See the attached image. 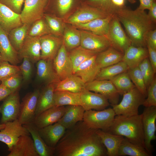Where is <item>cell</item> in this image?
<instances>
[{
	"label": "cell",
	"mask_w": 156,
	"mask_h": 156,
	"mask_svg": "<svg viewBox=\"0 0 156 156\" xmlns=\"http://www.w3.org/2000/svg\"><path fill=\"white\" fill-rule=\"evenodd\" d=\"M148 52V58L155 73L156 72V49L147 45Z\"/></svg>",
	"instance_id": "53"
},
{
	"label": "cell",
	"mask_w": 156,
	"mask_h": 156,
	"mask_svg": "<svg viewBox=\"0 0 156 156\" xmlns=\"http://www.w3.org/2000/svg\"><path fill=\"white\" fill-rule=\"evenodd\" d=\"M96 55L81 64L73 74L80 77L86 83L95 79L101 68L96 62Z\"/></svg>",
	"instance_id": "23"
},
{
	"label": "cell",
	"mask_w": 156,
	"mask_h": 156,
	"mask_svg": "<svg viewBox=\"0 0 156 156\" xmlns=\"http://www.w3.org/2000/svg\"><path fill=\"white\" fill-rule=\"evenodd\" d=\"M56 83L47 84L41 91H40L38 99L35 117L45 110L55 106L54 93Z\"/></svg>",
	"instance_id": "29"
},
{
	"label": "cell",
	"mask_w": 156,
	"mask_h": 156,
	"mask_svg": "<svg viewBox=\"0 0 156 156\" xmlns=\"http://www.w3.org/2000/svg\"><path fill=\"white\" fill-rule=\"evenodd\" d=\"M147 96L143 105L145 107L156 106V78L153 81L147 88Z\"/></svg>",
	"instance_id": "47"
},
{
	"label": "cell",
	"mask_w": 156,
	"mask_h": 156,
	"mask_svg": "<svg viewBox=\"0 0 156 156\" xmlns=\"http://www.w3.org/2000/svg\"><path fill=\"white\" fill-rule=\"evenodd\" d=\"M147 48L131 45L125 51L122 61L125 62L129 69L138 67L145 58L148 57Z\"/></svg>",
	"instance_id": "25"
},
{
	"label": "cell",
	"mask_w": 156,
	"mask_h": 156,
	"mask_svg": "<svg viewBox=\"0 0 156 156\" xmlns=\"http://www.w3.org/2000/svg\"><path fill=\"white\" fill-rule=\"evenodd\" d=\"M146 45H148L156 49V29L149 31L146 37Z\"/></svg>",
	"instance_id": "52"
},
{
	"label": "cell",
	"mask_w": 156,
	"mask_h": 156,
	"mask_svg": "<svg viewBox=\"0 0 156 156\" xmlns=\"http://www.w3.org/2000/svg\"><path fill=\"white\" fill-rule=\"evenodd\" d=\"M5 127L0 130V141L7 146L9 151L21 136L30 134L18 119L5 124Z\"/></svg>",
	"instance_id": "8"
},
{
	"label": "cell",
	"mask_w": 156,
	"mask_h": 156,
	"mask_svg": "<svg viewBox=\"0 0 156 156\" xmlns=\"http://www.w3.org/2000/svg\"><path fill=\"white\" fill-rule=\"evenodd\" d=\"M74 0H56V5L60 14L63 16L71 9Z\"/></svg>",
	"instance_id": "51"
},
{
	"label": "cell",
	"mask_w": 156,
	"mask_h": 156,
	"mask_svg": "<svg viewBox=\"0 0 156 156\" xmlns=\"http://www.w3.org/2000/svg\"><path fill=\"white\" fill-rule=\"evenodd\" d=\"M85 89V83L82 79L73 74L56 83L55 91L80 93Z\"/></svg>",
	"instance_id": "33"
},
{
	"label": "cell",
	"mask_w": 156,
	"mask_h": 156,
	"mask_svg": "<svg viewBox=\"0 0 156 156\" xmlns=\"http://www.w3.org/2000/svg\"><path fill=\"white\" fill-rule=\"evenodd\" d=\"M129 69L127 64L121 61L116 64L101 68L95 79L109 80L116 76L128 71Z\"/></svg>",
	"instance_id": "38"
},
{
	"label": "cell",
	"mask_w": 156,
	"mask_h": 156,
	"mask_svg": "<svg viewBox=\"0 0 156 156\" xmlns=\"http://www.w3.org/2000/svg\"><path fill=\"white\" fill-rule=\"evenodd\" d=\"M33 64L27 58H23L21 64L19 66L23 81L27 82L30 79L33 71Z\"/></svg>",
	"instance_id": "49"
},
{
	"label": "cell",
	"mask_w": 156,
	"mask_h": 156,
	"mask_svg": "<svg viewBox=\"0 0 156 156\" xmlns=\"http://www.w3.org/2000/svg\"><path fill=\"white\" fill-rule=\"evenodd\" d=\"M120 23L116 15L114 14L106 36L110 42L111 47L124 53L125 50L131 45V42Z\"/></svg>",
	"instance_id": "6"
},
{
	"label": "cell",
	"mask_w": 156,
	"mask_h": 156,
	"mask_svg": "<svg viewBox=\"0 0 156 156\" xmlns=\"http://www.w3.org/2000/svg\"><path fill=\"white\" fill-rule=\"evenodd\" d=\"M24 0H0V2L16 13L20 14Z\"/></svg>",
	"instance_id": "50"
},
{
	"label": "cell",
	"mask_w": 156,
	"mask_h": 156,
	"mask_svg": "<svg viewBox=\"0 0 156 156\" xmlns=\"http://www.w3.org/2000/svg\"><path fill=\"white\" fill-rule=\"evenodd\" d=\"M150 156L151 155L143 147L134 144L124 138L120 145L118 156Z\"/></svg>",
	"instance_id": "37"
},
{
	"label": "cell",
	"mask_w": 156,
	"mask_h": 156,
	"mask_svg": "<svg viewBox=\"0 0 156 156\" xmlns=\"http://www.w3.org/2000/svg\"><path fill=\"white\" fill-rule=\"evenodd\" d=\"M114 14L125 28L131 45L146 47V35L155 29V24L145 11L137 8L132 10L125 7L117 9Z\"/></svg>",
	"instance_id": "2"
},
{
	"label": "cell",
	"mask_w": 156,
	"mask_h": 156,
	"mask_svg": "<svg viewBox=\"0 0 156 156\" xmlns=\"http://www.w3.org/2000/svg\"><path fill=\"white\" fill-rule=\"evenodd\" d=\"M89 5L100 9L110 14H114L117 9L112 4L111 0H87Z\"/></svg>",
	"instance_id": "46"
},
{
	"label": "cell",
	"mask_w": 156,
	"mask_h": 156,
	"mask_svg": "<svg viewBox=\"0 0 156 156\" xmlns=\"http://www.w3.org/2000/svg\"><path fill=\"white\" fill-rule=\"evenodd\" d=\"M110 14L100 9L87 5L79 9L65 21L71 25L85 23L97 18L106 17Z\"/></svg>",
	"instance_id": "12"
},
{
	"label": "cell",
	"mask_w": 156,
	"mask_h": 156,
	"mask_svg": "<svg viewBox=\"0 0 156 156\" xmlns=\"http://www.w3.org/2000/svg\"><path fill=\"white\" fill-rule=\"evenodd\" d=\"M148 16L151 20L155 24L156 23V2L155 1L149 9Z\"/></svg>",
	"instance_id": "56"
},
{
	"label": "cell",
	"mask_w": 156,
	"mask_h": 156,
	"mask_svg": "<svg viewBox=\"0 0 156 156\" xmlns=\"http://www.w3.org/2000/svg\"><path fill=\"white\" fill-rule=\"evenodd\" d=\"M40 91L36 89L27 94L21 103L18 119L22 125L33 122L35 114Z\"/></svg>",
	"instance_id": "9"
},
{
	"label": "cell",
	"mask_w": 156,
	"mask_h": 156,
	"mask_svg": "<svg viewBox=\"0 0 156 156\" xmlns=\"http://www.w3.org/2000/svg\"><path fill=\"white\" fill-rule=\"evenodd\" d=\"M80 93L66 91H55L54 100L55 106L59 107L75 105L82 106L80 99Z\"/></svg>",
	"instance_id": "34"
},
{
	"label": "cell",
	"mask_w": 156,
	"mask_h": 156,
	"mask_svg": "<svg viewBox=\"0 0 156 156\" xmlns=\"http://www.w3.org/2000/svg\"><path fill=\"white\" fill-rule=\"evenodd\" d=\"M113 14H111L105 18L95 19L86 23L72 25L77 29L89 31L96 35L106 36Z\"/></svg>",
	"instance_id": "27"
},
{
	"label": "cell",
	"mask_w": 156,
	"mask_h": 156,
	"mask_svg": "<svg viewBox=\"0 0 156 156\" xmlns=\"http://www.w3.org/2000/svg\"><path fill=\"white\" fill-rule=\"evenodd\" d=\"M66 129L57 122L38 129V131L45 143L49 146L55 148L64 134Z\"/></svg>",
	"instance_id": "20"
},
{
	"label": "cell",
	"mask_w": 156,
	"mask_h": 156,
	"mask_svg": "<svg viewBox=\"0 0 156 156\" xmlns=\"http://www.w3.org/2000/svg\"><path fill=\"white\" fill-rule=\"evenodd\" d=\"M43 17L51 34L59 37L63 36L66 25L61 18L48 14H44Z\"/></svg>",
	"instance_id": "41"
},
{
	"label": "cell",
	"mask_w": 156,
	"mask_h": 156,
	"mask_svg": "<svg viewBox=\"0 0 156 156\" xmlns=\"http://www.w3.org/2000/svg\"><path fill=\"white\" fill-rule=\"evenodd\" d=\"M5 124H0V130L3 128L5 127Z\"/></svg>",
	"instance_id": "59"
},
{
	"label": "cell",
	"mask_w": 156,
	"mask_h": 156,
	"mask_svg": "<svg viewBox=\"0 0 156 156\" xmlns=\"http://www.w3.org/2000/svg\"><path fill=\"white\" fill-rule=\"evenodd\" d=\"M85 88L86 90L104 96L111 105L118 103L120 94L109 80L95 79L86 83Z\"/></svg>",
	"instance_id": "13"
},
{
	"label": "cell",
	"mask_w": 156,
	"mask_h": 156,
	"mask_svg": "<svg viewBox=\"0 0 156 156\" xmlns=\"http://www.w3.org/2000/svg\"><path fill=\"white\" fill-rule=\"evenodd\" d=\"M2 61H3L2 60V57H1V54L0 53V63Z\"/></svg>",
	"instance_id": "60"
},
{
	"label": "cell",
	"mask_w": 156,
	"mask_h": 156,
	"mask_svg": "<svg viewBox=\"0 0 156 156\" xmlns=\"http://www.w3.org/2000/svg\"><path fill=\"white\" fill-rule=\"evenodd\" d=\"M23 24L20 14L0 2V25L8 34L12 29Z\"/></svg>",
	"instance_id": "24"
},
{
	"label": "cell",
	"mask_w": 156,
	"mask_h": 156,
	"mask_svg": "<svg viewBox=\"0 0 156 156\" xmlns=\"http://www.w3.org/2000/svg\"><path fill=\"white\" fill-rule=\"evenodd\" d=\"M124 53L110 47L97 53L95 61L101 68L116 63L122 60Z\"/></svg>",
	"instance_id": "32"
},
{
	"label": "cell",
	"mask_w": 156,
	"mask_h": 156,
	"mask_svg": "<svg viewBox=\"0 0 156 156\" xmlns=\"http://www.w3.org/2000/svg\"><path fill=\"white\" fill-rule=\"evenodd\" d=\"M21 74L19 66L2 61L0 63V81L7 77Z\"/></svg>",
	"instance_id": "45"
},
{
	"label": "cell",
	"mask_w": 156,
	"mask_h": 156,
	"mask_svg": "<svg viewBox=\"0 0 156 156\" xmlns=\"http://www.w3.org/2000/svg\"><path fill=\"white\" fill-rule=\"evenodd\" d=\"M53 65L60 80L73 75V63L63 42L53 60Z\"/></svg>",
	"instance_id": "14"
},
{
	"label": "cell",
	"mask_w": 156,
	"mask_h": 156,
	"mask_svg": "<svg viewBox=\"0 0 156 156\" xmlns=\"http://www.w3.org/2000/svg\"><path fill=\"white\" fill-rule=\"evenodd\" d=\"M96 132L106 148L107 155L109 156H118L119 148L124 137L99 129H96Z\"/></svg>",
	"instance_id": "28"
},
{
	"label": "cell",
	"mask_w": 156,
	"mask_h": 156,
	"mask_svg": "<svg viewBox=\"0 0 156 156\" xmlns=\"http://www.w3.org/2000/svg\"><path fill=\"white\" fill-rule=\"evenodd\" d=\"M9 151L8 156H39L29 135L20 136Z\"/></svg>",
	"instance_id": "22"
},
{
	"label": "cell",
	"mask_w": 156,
	"mask_h": 156,
	"mask_svg": "<svg viewBox=\"0 0 156 156\" xmlns=\"http://www.w3.org/2000/svg\"><path fill=\"white\" fill-rule=\"evenodd\" d=\"M8 34L0 25V53L3 61L17 65L20 62L18 53L11 44Z\"/></svg>",
	"instance_id": "21"
},
{
	"label": "cell",
	"mask_w": 156,
	"mask_h": 156,
	"mask_svg": "<svg viewBox=\"0 0 156 156\" xmlns=\"http://www.w3.org/2000/svg\"><path fill=\"white\" fill-rule=\"evenodd\" d=\"M23 80L21 74L12 76L2 79L1 84L11 90L15 91L18 90Z\"/></svg>",
	"instance_id": "48"
},
{
	"label": "cell",
	"mask_w": 156,
	"mask_h": 156,
	"mask_svg": "<svg viewBox=\"0 0 156 156\" xmlns=\"http://www.w3.org/2000/svg\"><path fill=\"white\" fill-rule=\"evenodd\" d=\"M138 67L143 77L147 89L155 77V73L148 57L145 59Z\"/></svg>",
	"instance_id": "44"
},
{
	"label": "cell",
	"mask_w": 156,
	"mask_h": 156,
	"mask_svg": "<svg viewBox=\"0 0 156 156\" xmlns=\"http://www.w3.org/2000/svg\"><path fill=\"white\" fill-rule=\"evenodd\" d=\"M63 42L67 51H70L80 45V31L73 26H66L63 36Z\"/></svg>",
	"instance_id": "35"
},
{
	"label": "cell",
	"mask_w": 156,
	"mask_h": 156,
	"mask_svg": "<svg viewBox=\"0 0 156 156\" xmlns=\"http://www.w3.org/2000/svg\"><path fill=\"white\" fill-rule=\"evenodd\" d=\"M15 91L0 84V101L3 100Z\"/></svg>",
	"instance_id": "54"
},
{
	"label": "cell",
	"mask_w": 156,
	"mask_h": 156,
	"mask_svg": "<svg viewBox=\"0 0 156 156\" xmlns=\"http://www.w3.org/2000/svg\"><path fill=\"white\" fill-rule=\"evenodd\" d=\"M116 115L112 108L100 111L90 110L85 111L83 121L91 128L107 131L112 125Z\"/></svg>",
	"instance_id": "5"
},
{
	"label": "cell",
	"mask_w": 156,
	"mask_h": 156,
	"mask_svg": "<svg viewBox=\"0 0 156 156\" xmlns=\"http://www.w3.org/2000/svg\"><path fill=\"white\" fill-rule=\"evenodd\" d=\"M21 103L18 90L15 91L7 97L0 107L1 114L0 123L5 124L18 119Z\"/></svg>",
	"instance_id": "10"
},
{
	"label": "cell",
	"mask_w": 156,
	"mask_h": 156,
	"mask_svg": "<svg viewBox=\"0 0 156 156\" xmlns=\"http://www.w3.org/2000/svg\"><path fill=\"white\" fill-rule=\"evenodd\" d=\"M36 67L37 77L40 81L48 84L60 81L54 69L53 61L40 59L37 62Z\"/></svg>",
	"instance_id": "26"
},
{
	"label": "cell",
	"mask_w": 156,
	"mask_h": 156,
	"mask_svg": "<svg viewBox=\"0 0 156 156\" xmlns=\"http://www.w3.org/2000/svg\"><path fill=\"white\" fill-rule=\"evenodd\" d=\"M116 115L106 132L125 137L131 143L145 148L142 114L128 117Z\"/></svg>",
	"instance_id": "3"
},
{
	"label": "cell",
	"mask_w": 156,
	"mask_h": 156,
	"mask_svg": "<svg viewBox=\"0 0 156 156\" xmlns=\"http://www.w3.org/2000/svg\"><path fill=\"white\" fill-rule=\"evenodd\" d=\"M48 0H25L20 14L23 24L31 25L43 17L44 10Z\"/></svg>",
	"instance_id": "11"
},
{
	"label": "cell",
	"mask_w": 156,
	"mask_h": 156,
	"mask_svg": "<svg viewBox=\"0 0 156 156\" xmlns=\"http://www.w3.org/2000/svg\"><path fill=\"white\" fill-rule=\"evenodd\" d=\"M80 31V46L82 47L98 53L111 47L106 36L96 35L87 31Z\"/></svg>",
	"instance_id": "15"
},
{
	"label": "cell",
	"mask_w": 156,
	"mask_h": 156,
	"mask_svg": "<svg viewBox=\"0 0 156 156\" xmlns=\"http://www.w3.org/2000/svg\"><path fill=\"white\" fill-rule=\"evenodd\" d=\"M40 37L27 35L18 51L20 59H28L33 64L40 59L41 45Z\"/></svg>",
	"instance_id": "17"
},
{
	"label": "cell",
	"mask_w": 156,
	"mask_h": 156,
	"mask_svg": "<svg viewBox=\"0 0 156 156\" xmlns=\"http://www.w3.org/2000/svg\"><path fill=\"white\" fill-rule=\"evenodd\" d=\"M127 72L135 87L146 98L147 96V89L143 77L138 67L129 69Z\"/></svg>",
	"instance_id": "42"
},
{
	"label": "cell",
	"mask_w": 156,
	"mask_h": 156,
	"mask_svg": "<svg viewBox=\"0 0 156 156\" xmlns=\"http://www.w3.org/2000/svg\"><path fill=\"white\" fill-rule=\"evenodd\" d=\"M40 59L53 61L63 43V38L49 34L40 38Z\"/></svg>",
	"instance_id": "16"
},
{
	"label": "cell",
	"mask_w": 156,
	"mask_h": 156,
	"mask_svg": "<svg viewBox=\"0 0 156 156\" xmlns=\"http://www.w3.org/2000/svg\"><path fill=\"white\" fill-rule=\"evenodd\" d=\"M68 53L73 63V73L82 63L98 53L85 49L81 46L73 49Z\"/></svg>",
	"instance_id": "40"
},
{
	"label": "cell",
	"mask_w": 156,
	"mask_h": 156,
	"mask_svg": "<svg viewBox=\"0 0 156 156\" xmlns=\"http://www.w3.org/2000/svg\"><path fill=\"white\" fill-rule=\"evenodd\" d=\"M31 25L23 24L14 28L8 33V37L12 45L18 52L21 47L27 35Z\"/></svg>",
	"instance_id": "36"
},
{
	"label": "cell",
	"mask_w": 156,
	"mask_h": 156,
	"mask_svg": "<svg viewBox=\"0 0 156 156\" xmlns=\"http://www.w3.org/2000/svg\"></svg>",
	"instance_id": "62"
},
{
	"label": "cell",
	"mask_w": 156,
	"mask_h": 156,
	"mask_svg": "<svg viewBox=\"0 0 156 156\" xmlns=\"http://www.w3.org/2000/svg\"><path fill=\"white\" fill-rule=\"evenodd\" d=\"M131 3L134 4L136 2V0H127Z\"/></svg>",
	"instance_id": "58"
},
{
	"label": "cell",
	"mask_w": 156,
	"mask_h": 156,
	"mask_svg": "<svg viewBox=\"0 0 156 156\" xmlns=\"http://www.w3.org/2000/svg\"><path fill=\"white\" fill-rule=\"evenodd\" d=\"M51 34L48 26L44 17L32 23L29 29L28 35L33 37H41Z\"/></svg>",
	"instance_id": "43"
},
{
	"label": "cell",
	"mask_w": 156,
	"mask_h": 156,
	"mask_svg": "<svg viewBox=\"0 0 156 156\" xmlns=\"http://www.w3.org/2000/svg\"><path fill=\"white\" fill-rule=\"evenodd\" d=\"M113 5L116 9L125 7V0H111Z\"/></svg>",
	"instance_id": "57"
},
{
	"label": "cell",
	"mask_w": 156,
	"mask_h": 156,
	"mask_svg": "<svg viewBox=\"0 0 156 156\" xmlns=\"http://www.w3.org/2000/svg\"><path fill=\"white\" fill-rule=\"evenodd\" d=\"M142 114L145 148L151 155L153 148L151 142L156 139V106L145 107Z\"/></svg>",
	"instance_id": "7"
},
{
	"label": "cell",
	"mask_w": 156,
	"mask_h": 156,
	"mask_svg": "<svg viewBox=\"0 0 156 156\" xmlns=\"http://www.w3.org/2000/svg\"><path fill=\"white\" fill-rule=\"evenodd\" d=\"M0 83H1V81H0Z\"/></svg>",
	"instance_id": "61"
},
{
	"label": "cell",
	"mask_w": 156,
	"mask_h": 156,
	"mask_svg": "<svg viewBox=\"0 0 156 156\" xmlns=\"http://www.w3.org/2000/svg\"><path fill=\"white\" fill-rule=\"evenodd\" d=\"M121 102L111 105L116 115L131 116L138 114V109L146 98L136 87L125 93Z\"/></svg>",
	"instance_id": "4"
},
{
	"label": "cell",
	"mask_w": 156,
	"mask_h": 156,
	"mask_svg": "<svg viewBox=\"0 0 156 156\" xmlns=\"http://www.w3.org/2000/svg\"><path fill=\"white\" fill-rule=\"evenodd\" d=\"M109 80L120 95H123L135 87L130 78L127 71L116 76Z\"/></svg>",
	"instance_id": "39"
},
{
	"label": "cell",
	"mask_w": 156,
	"mask_h": 156,
	"mask_svg": "<svg viewBox=\"0 0 156 156\" xmlns=\"http://www.w3.org/2000/svg\"><path fill=\"white\" fill-rule=\"evenodd\" d=\"M66 109L64 106H53L36 116L33 123L38 129L52 124L60 120L64 114Z\"/></svg>",
	"instance_id": "19"
},
{
	"label": "cell",
	"mask_w": 156,
	"mask_h": 156,
	"mask_svg": "<svg viewBox=\"0 0 156 156\" xmlns=\"http://www.w3.org/2000/svg\"><path fill=\"white\" fill-rule=\"evenodd\" d=\"M27 129L33 140L36 152L39 156H54L55 148L48 146L38 131V129L33 122L23 125Z\"/></svg>",
	"instance_id": "30"
},
{
	"label": "cell",
	"mask_w": 156,
	"mask_h": 156,
	"mask_svg": "<svg viewBox=\"0 0 156 156\" xmlns=\"http://www.w3.org/2000/svg\"><path fill=\"white\" fill-rule=\"evenodd\" d=\"M65 112L57 122L66 129L75 125L77 122L83 120L85 110L81 105H68L66 106Z\"/></svg>",
	"instance_id": "31"
},
{
	"label": "cell",
	"mask_w": 156,
	"mask_h": 156,
	"mask_svg": "<svg viewBox=\"0 0 156 156\" xmlns=\"http://www.w3.org/2000/svg\"><path fill=\"white\" fill-rule=\"evenodd\" d=\"M140 4L137 8L138 10L145 11V10H149L153 3L156 0H139Z\"/></svg>",
	"instance_id": "55"
},
{
	"label": "cell",
	"mask_w": 156,
	"mask_h": 156,
	"mask_svg": "<svg viewBox=\"0 0 156 156\" xmlns=\"http://www.w3.org/2000/svg\"><path fill=\"white\" fill-rule=\"evenodd\" d=\"M80 99L85 111L92 109L101 110L109 105L108 100L104 96L86 89L80 93Z\"/></svg>",
	"instance_id": "18"
},
{
	"label": "cell",
	"mask_w": 156,
	"mask_h": 156,
	"mask_svg": "<svg viewBox=\"0 0 156 156\" xmlns=\"http://www.w3.org/2000/svg\"><path fill=\"white\" fill-rule=\"evenodd\" d=\"M83 120L66 129L55 148L54 156H104L107 150L96 132Z\"/></svg>",
	"instance_id": "1"
}]
</instances>
